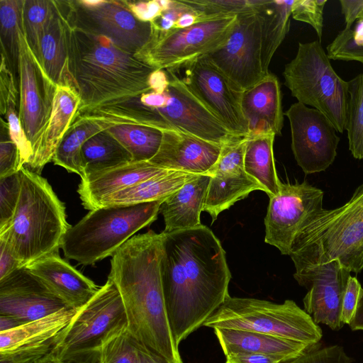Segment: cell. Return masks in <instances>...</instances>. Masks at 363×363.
<instances>
[{"instance_id":"1","label":"cell","mask_w":363,"mask_h":363,"mask_svg":"<svg viewBox=\"0 0 363 363\" xmlns=\"http://www.w3.org/2000/svg\"><path fill=\"white\" fill-rule=\"evenodd\" d=\"M161 235L162 290L179 347L230 296L231 274L225 250L208 227L201 225Z\"/></svg>"},{"instance_id":"2","label":"cell","mask_w":363,"mask_h":363,"mask_svg":"<svg viewBox=\"0 0 363 363\" xmlns=\"http://www.w3.org/2000/svg\"><path fill=\"white\" fill-rule=\"evenodd\" d=\"M161 250V233L149 230L133 236L111 256L108 278L120 293L133 337L168 363H183L165 307Z\"/></svg>"},{"instance_id":"3","label":"cell","mask_w":363,"mask_h":363,"mask_svg":"<svg viewBox=\"0 0 363 363\" xmlns=\"http://www.w3.org/2000/svg\"><path fill=\"white\" fill-rule=\"evenodd\" d=\"M168 82L160 89L78 112L76 117L104 123H128L161 131L191 134L223 145L236 138L189 91L172 69H165Z\"/></svg>"},{"instance_id":"4","label":"cell","mask_w":363,"mask_h":363,"mask_svg":"<svg viewBox=\"0 0 363 363\" xmlns=\"http://www.w3.org/2000/svg\"><path fill=\"white\" fill-rule=\"evenodd\" d=\"M70 67L81 99L78 112L150 91L148 80L155 70L106 38L72 24Z\"/></svg>"},{"instance_id":"5","label":"cell","mask_w":363,"mask_h":363,"mask_svg":"<svg viewBox=\"0 0 363 363\" xmlns=\"http://www.w3.org/2000/svg\"><path fill=\"white\" fill-rule=\"evenodd\" d=\"M21 191L13 220L0 233L13 253L26 267L58 252L71 227L65 206L46 179L23 167L19 172Z\"/></svg>"},{"instance_id":"6","label":"cell","mask_w":363,"mask_h":363,"mask_svg":"<svg viewBox=\"0 0 363 363\" xmlns=\"http://www.w3.org/2000/svg\"><path fill=\"white\" fill-rule=\"evenodd\" d=\"M290 257L296 271L338 260L350 272L363 269V184L340 207L321 210L297 233Z\"/></svg>"},{"instance_id":"7","label":"cell","mask_w":363,"mask_h":363,"mask_svg":"<svg viewBox=\"0 0 363 363\" xmlns=\"http://www.w3.org/2000/svg\"><path fill=\"white\" fill-rule=\"evenodd\" d=\"M166 199L89 211L64 236L61 248L65 257L82 265H92L112 256L138 231L157 219Z\"/></svg>"},{"instance_id":"8","label":"cell","mask_w":363,"mask_h":363,"mask_svg":"<svg viewBox=\"0 0 363 363\" xmlns=\"http://www.w3.org/2000/svg\"><path fill=\"white\" fill-rule=\"evenodd\" d=\"M126 328L121 296L108 278L97 293L77 310L50 353L67 363H98L103 345Z\"/></svg>"},{"instance_id":"9","label":"cell","mask_w":363,"mask_h":363,"mask_svg":"<svg viewBox=\"0 0 363 363\" xmlns=\"http://www.w3.org/2000/svg\"><path fill=\"white\" fill-rule=\"evenodd\" d=\"M203 326L261 333L308 345L319 344L323 337L320 327L292 300L276 303L229 296Z\"/></svg>"},{"instance_id":"10","label":"cell","mask_w":363,"mask_h":363,"mask_svg":"<svg viewBox=\"0 0 363 363\" xmlns=\"http://www.w3.org/2000/svg\"><path fill=\"white\" fill-rule=\"evenodd\" d=\"M283 76L298 102L321 112L337 132L345 130L347 82L334 70L319 40L298 43L297 53L285 65Z\"/></svg>"},{"instance_id":"11","label":"cell","mask_w":363,"mask_h":363,"mask_svg":"<svg viewBox=\"0 0 363 363\" xmlns=\"http://www.w3.org/2000/svg\"><path fill=\"white\" fill-rule=\"evenodd\" d=\"M238 15L204 19L185 28L155 30L135 56L155 69H174L220 48L228 39Z\"/></svg>"},{"instance_id":"12","label":"cell","mask_w":363,"mask_h":363,"mask_svg":"<svg viewBox=\"0 0 363 363\" xmlns=\"http://www.w3.org/2000/svg\"><path fill=\"white\" fill-rule=\"evenodd\" d=\"M67 5L72 26L105 37L126 52L135 55L152 38V23L138 20L125 1H67Z\"/></svg>"},{"instance_id":"13","label":"cell","mask_w":363,"mask_h":363,"mask_svg":"<svg viewBox=\"0 0 363 363\" xmlns=\"http://www.w3.org/2000/svg\"><path fill=\"white\" fill-rule=\"evenodd\" d=\"M189 91L234 135L247 138L241 108L242 91L204 55L177 68Z\"/></svg>"},{"instance_id":"14","label":"cell","mask_w":363,"mask_h":363,"mask_svg":"<svg viewBox=\"0 0 363 363\" xmlns=\"http://www.w3.org/2000/svg\"><path fill=\"white\" fill-rule=\"evenodd\" d=\"M262 20L258 11L239 14L227 40L206 55L240 91L264 78L261 59Z\"/></svg>"},{"instance_id":"15","label":"cell","mask_w":363,"mask_h":363,"mask_svg":"<svg viewBox=\"0 0 363 363\" xmlns=\"http://www.w3.org/2000/svg\"><path fill=\"white\" fill-rule=\"evenodd\" d=\"M324 192L307 182L281 183L278 195L269 198L264 218L265 242L282 255H290L299 230L323 209Z\"/></svg>"},{"instance_id":"16","label":"cell","mask_w":363,"mask_h":363,"mask_svg":"<svg viewBox=\"0 0 363 363\" xmlns=\"http://www.w3.org/2000/svg\"><path fill=\"white\" fill-rule=\"evenodd\" d=\"M284 115L298 165L306 174L325 171L335 161L340 141L333 123L317 109L299 102L291 105Z\"/></svg>"},{"instance_id":"17","label":"cell","mask_w":363,"mask_h":363,"mask_svg":"<svg viewBox=\"0 0 363 363\" xmlns=\"http://www.w3.org/2000/svg\"><path fill=\"white\" fill-rule=\"evenodd\" d=\"M18 77V114L33 149L50 119L56 85L30 49L23 28L19 33Z\"/></svg>"},{"instance_id":"18","label":"cell","mask_w":363,"mask_h":363,"mask_svg":"<svg viewBox=\"0 0 363 363\" xmlns=\"http://www.w3.org/2000/svg\"><path fill=\"white\" fill-rule=\"evenodd\" d=\"M350 273L338 260L295 271L294 279L308 290L303 310L316 324L335 331L342 328L341 308Z\"/></svg>"},{"instance_id":"19","label":"cell","mask_w":363,"mask_h":363,"mask_svg":"<svg viewBox=\"0 0 363 363\" xmlns=\"http://www.w3.org/2000/svg\"><path fill=\"white\" fill-rule=\"evenodd\" d=\"M247 138H236L222 146L219 157L209 171L211 179L203 211L212 220L237 201L256 190L264 191L244 168V155Z\"/></svg>"},{"instance_id":"20","label":"cell","mask_w":363,"mask_h":363,"mask_svg":"<svg viewBox=\"0 0 363 363\" xmlns=\"http://www.w3.org/2000/svg\"><path fill=\"white\" fill-rule=\"evenodd\" d=\"M64 308L67 307L26 267L0 280V315L23 324Z\"/></svg>"},{"instance_id":"21","label":"cell","mask_w":363,"mask_h":363,"mask_svg":"<svg viewBox=\"0 0 363 363\" xmlns=\"http://www.w3.org/2000/svg\"><path fill=\"white\" fill-rule=\"evenodd\" d=\"M160 149L150 162L173 171L208 174L216 163L222 145L177 131H163Z\"/></svg>"},{"instance_id":"22","label":"cell","mask_w":363,"mask_h":363,"mask_svg":"<svg viewBox=\"0 0 363 363\" xmlns=\"http://www.w3.org/2000/svg\"><path fill=\"white\" fill-rule=\"evenodd\" d=\"M26 267L69 308H80L100 289L62 259L59 252L48 255Z\"/></svg>"},{"instance_id":"23","label":"cell","mask_w":363,"mask_h":363,"mask_svg":"<svg viewBox=\"0 0 363 363\" xmlns=\"http://www.w3.org/2000/svg\"><path fill=\"white\" fill-rule=\"evenodd\" d=\"M169 170L149 161H130L81 179L77 193L85 209L94 210L110 196Z\"/></svg>"},{"instance_id":"24","label":"cell","mask_w":363,"mask_h":363,"mask_svg":"<svg viewBox=\"0 0 363 363\" xmlns=\"http://www.w3.org/2000/svg\"><path fill=\"white\" fill-rule=\"evenodd\" d=\"M281 100L279 82L270 72L257 84L242 91L241 108L248 125V137L281 134L284 115Z\"/></svg>"},{"instance_id":"25","label":"cell","mask_w":363,"mask_h":363,"mask_svg":"<svg viewBox=\"0 0 363 363\" xmlns=\"http://www.w3.org/2000/svg\"><path fill=\"white\" fill-rule=\"evenodd\" d=\"M76 311L64 308L45 317L0 332V354L13 352L50 353Z\"/></svg>"},{"instance_id":"26","label":"cell","mask_w":363,"mask_h":363,"mask_svg":"<svg viewBox=\"0 0 363 363\" xmlns=\"http://www.w3.org/2000/svg\"><path fill=\"white\" fill-rule=\"evenodd\" d=\"M80 105L81 99L76 90L68 86H56L50 119L33 147L32 157L25 167L40 174L45 165L52 161Z\"/></svg>"},{"instance_id":"27","label":"cell","mask_w":363,"mask_h":363,"mask_svg":"<svg viewBox=\"0 0 363 363\" xmlns=\"http://www.w3.org/2000/svg\"><path fill=\"white\" fill-rule=\"evenodd\" d=\"M70 34L67 1H58L55 14L40 41V62L56 86H68L78 92L70 67Z\"/></svg>"},{"instance_id":"28","label":"cell","mask_w":363,"mask_h":363,"mask_svg":"<svg viewBox=\"0 0 363 363\" xmlns=\"http://www.w3.org/2000/svg\"><path fill=\"white\" fill-rule=\"evenodd\" d=\"M225 355L251 352L277 358L283 362L293 359L319 345H308L264 333L240 330L214 328Z\"/></svg>"},{"instance_id":"29","label":"cell","mask_w":363,"mask_h":363,"mask_svg":"<svg viewBox=\"0 0 363 363\" xmlns=\"http://www.w3.org/2000/svg\"><path fill=\"white\" fill-rule=\"evenodd\" d=\"M210 179L208 174H197L163 201L160 210L165 225L163 232L170 233L202 225L200 216Z\"/></svg>"},{"instance_id":"30","label":"cell","mask_w":363,"mask_h":363,"mask_svg":"<svg viewBox=\"0 0 363 363\" xmlns=\"http://www.w3.org/2000/svg\"><path fill=\"white\" fill-rule=\"evenodd\" d=\"M197 174L169 170L113 194L105 199L99 207L134 205L164 199Z\"/></svg>"},{"instance_id":"31","label":"cell","mask_w":363,"mask_h":363,"mask_svg":"<svg viewBox=\"0 0 363 363\" xmlns=\"http://www.w3.org/2000/svg\"><path fill=\"white\" fill-rule=\"evenodd\" d=\"M274 134H263L247 138L244 168L248 175L255 179L272 197L280 192L281 182L277 174L273 145Z\"/></svg>"},{"instance_id":"32","label":"cell","mask_w":363,"mask_h":363,"mask_svg":"<svg viewBox=\"0 0 363 363\" xmlns=\"http://www.w3.org/2000/svg\"><path fill=\"white\" fill-rule=\"evenodd\" d=\"M292 1H267L258 11L262 20L261 59L264 72L269 73L271 60L284 40L290 27Z\"/></svg>"},{"instance_id":"33","label":"cell","mask_w":363,"mask_h":363,"mask_svg":"<svg viewBox=\"0 0 363 363\" xmlns=\"http://www.w3.org/2000/svg\"><path fill=\"white\" fill-rule=\"evenodd\" d=\"M133 161L130 152L109 133L103 130L82 146L81 165L83 178L91 173Z\"/></svg>"},{"instance_id":"34","label":"cell","mask_w":363,"mask_h":363,"mask_svg":"<svg viewBox=\"0 0 363 363\" xmlns=\"http://www.w3.org/2000/svg\"><path fill=\"white\" fill-rule=\"evenodd\" d=\"M98 123L130 152L133 161H150L161 145L163 133L158 129L135 124Z\"/></svg>"},{"instance_id":"35","label":"cell","mask_w":363,"mask_h":363,"mask_svg":"<svg viewBox=\"0 0 363 363\" xmlns=\"http://www.w3.org/2000/svg\"><path fill=\"white\" fill-rule=\"evenodd\" d=\"M104 130L97 121L76 117L60 143L52 162L67 172L82 177L81 153L84 143Z\"/></svg>"},{"instance_id":"36","label":"cell","mask_w":363,"mask_h":363,"mask_svg":"<svg viewBox=\"0 0 363 363\" xmlns=\"http://www.w3.org/2000/svg\"><path fill=\"white\" fill-rule=\"evenodd\" d=\"M24 0H0L1 50L18 74L19 33L23 28ZM12 70V69H11Z\"/></svg>"},{"instance_id":"37","label":"cell","mask_w":363,"mask_h":363,"mask_svg":"<svg viewBox=\"0 0 363 363\" xmlns=\"http://www.w3.org/2000/svg\"><path fill=\"white\" fill-rule=\"evenodd\" d=\"M345 130L352 156L363 160V72L347 82Z\"/></svg>"},{"instance_id":"38","label":"cell","mask_w":363,"mask_h":363,"mask_svg":"<svg viewBox=\"0 0 363 363\" xmlns=\"http://www.w3.org/2000/svg\"><path fill=\"white\" fill-rule=\"evenodd\" d=\"M58 1L24 0V33L30 49L40 62V45L43 34L55 14Z\"/></svg>"},{"instance_id":"39","label":"cell","mask_w":363,"mask_h":363,"mask_svg":"<svg viewBox=\"0 0 363 363\" xmlns=\"http://www.w3.org/2000/svg\"><path fill=\"white\" fill-rule=\"evenodd\" d=\"M199 17L206 18L258 11L266 0H182Z\"/></svg>"},{"instance_id":"40","label":"cell","mask_w":363,"mask_h":363,"mask_svg":"<svg viewBox=\"0 0 363 363\" xmlns=\"http://www.w3.org/2000/svg\"><path fill=\"white\" fill-rule=\"evenodd\" d=\"M330 60L357 61L363 64V14L350 30H341L327 46Z\"/></svg>"},{"instance_id":"41","label":"cell","mask_w":363,"mask_h":363,"mask_svg":"<svg viewBox=\"0 0 363 363\" xmlns=\"http://www.w3.org/2000/svg\"><path fill=\"white\" fill-rule=\"evenodd\" d=\"M140 346L126 328L103 345L98 363H135Z\"/></svg>"},{"instance_id":"42","label":"cell","mask_w":363,"mask_h":363,"mask_svg":"<svg viewBox=\"0 0 363 363\" xmlns=\"http://www.w3.org/2000/svg\"><path fill=\"white\" fill-rule=\"evenodd\" d=\"M20 191L19 172L0 178V233L7 229L13 220Z\"/></svg>"},{"instance_id":"43","label":"cell","mask_w":363,"mask_h":363,"mask_svg":"<svg viewBox=\"0 0 363 363\" xmlns=\"http://www.w3.org/2000/svg\"><path fill=\"white\" fill-rule=\"evenodd\" d=\"M0 178L18 172L23 165L19 150L9 135V125L1 118Z\"/></svg>"},{"instance_id":"44","label":"cell","mask_w":363,"mask_h":363,"mask_svg":"<svg viewBox=\"0 0 363 363\" xmlns=\"http://www.w3.org/2000/svg\"><path fill=\"white\" fill-rule=\"evenodd\" d=\"M327 0H294L291 9L294 19L311 26L320 42L323 28V11Z\"/></svg>"},{"instance_id":"45","label":"cell","mask_w":363,"mask_h":363,"mask_svg":"<svg viewBox=\"0 0 363 363\" xmlns=\"http://www.w3.org/2000/svg\"><path fill=\"white\" fill-rule=\"evenodd\" d=\"M16 105L17 101L11 100L9 101L4 116L8 123L9 135L18 148L22 164L25 167L32 157L33 149L22 127L18 111H16Z\"/></svg>"},{"instance_id":"46","label":"cell","mask_w":363,"mask_h":363,"mask_svg":"<svg viewBox=\"0 0 363 363\" xmlns=\"http://www.w3.org/2000/svg\"><path fill=\"white\" fill-rule=\"evenodd\" d=\"M313 347L300 356L283 363H352V359L340 345Z\"/></svg>"},{"instance_id":"47","label":"cell","mask_w":363,"mask_h":363,"mask_svg":"<svg viewBox=\"0 0 363 363\" xmlns=\"http://www.w3.org/2000/svg\"><path fill=\"white\" fill-rule=\"evenodd\" d=\"M1 62L0 67V113L5 116L9 101H17L18 91L16 86L14 74L11 70L7 57L1 52Z\"/></svg>"},{"instance_id":"48","label":"cell","mask_w":363,"mask_h":363,"mask_svg":"<svg viewBox=\"0 0 363 363\" xmlns=\"http://www.w3.org/2000/svg\"><path fill=\"white\" fill-rule=\"evenodd\" d=\"M361 289L358 279L350 276L342 303L340 320L343 325H349L354 314Z\"/></svg>"},{"instance_id":"49","label":"cell","mask_w":363,"mask_h":363,"mask_svg":"<svg viewBox=\"0 0 363 363\" xmlns=\"http://www.w3.org/2000/svg\"><path fill=\"white\" fill-rule=\"evenodd\" d=\"M191 11L182 0L172 1L168 9L151 22L152 28L160 31H168L174 28L177 21L184 13ZM192 12V11H191Z\"/></svg>"},{"instance_id":"50","label":"cell","mask_w":363,"mask_h":363,"mask_svg":"<svg viewBox=\"0 0 363 363\" xmlns=\"http://www.w3.org/2000/svg\"><path fill=\"white\" fill-rule=\"evenodd\" d=\"M125 3L133 14L140 21L152 22L159 17L163 9L159 0L126 1Z\"/></svg>"},{"instance_id":"51","label":"cell","mask_w":363,"mask_h":363,"mask_svg":"<svg viewBox=\"0 0 363 363\" xmlns=\"http://www.w3.org/2000/svg\"><path fill=\"white\" fill-rule=\"evenodd\" d=\"M0 280L23 267L6 241L0 238Z\"/></svg>"},{"instance_id":"52","label":"cell","mask_w":363,"mask_h":363,"mask_svg":"<svg viewBox=\"0 0 363 363\" xmlns=\"http://www.w3.org/2000/svg\"><path fill=\"white\" fill-rule=\"evenodd\" d=\"M341 13L344 16L345 27L343 30L352 29V25L363 14V0H340Z\"/></svg>"},{"instance_id":"53","label":"cell","mask_w":363,"mask_h":363,"mask_svg":"<svg viewBox=\"0 0 363 363\" xmlns=\"http://www.w3.org/2000/svg\"><path fill=\"white\" fill-rule=\"evenodd\" d=\"M225 363H283L272 356L251 352H233L225 355Z\"/></svg>"},{"instance_id":"54","label":"cell","mask_w":363,"mask_h":363,"mask_svg":"<svg viewBox=\"0 0 363 363\" xmlns=\"http://www.w3.org/2000/svg\"><path fill=\"white\" fill-rule=\"evenodd\" d=\"M353 331L363 330V289L359 291L358 302L354 314L349 324Z\"/></svg>"},{"instance_id":"55","label":"cell","mask_w":363,"mask_h":363,"mask_svg":"<svg viewBox=\"0 0 363 363\" xmlns=\"http://www.w3.org/2000/svg\"><path fill=\"white\" fill-rule=\"evenodd\" d=\"M135 363H168L167 361L140 346Z\"/></svg>"},{"instance_id":"56","label":"cell","mask_w":363,"mask_h":363,"mask_svg":"<svg viewBox=\"0 0 363 363\" xmlns=\"http://www.w3.org/2000/svg\"><path fill=\"white\" fill-rule=\"evenodd\" d=\"M199 22V17L191 11L182 14L177 21L175 28H185Z\"/></svg>"},{"instance_id":"57","label":"cell","mask_w":363,"mask_h":363,"mask_svg":"<svg viewBox=\"0 0 363 363\" xmlns=\"http://www.w3.org/2000/svg\"><path fill=\"white\" fill-rule=\"evenodd\" d=\"M20 325L21 323L12 318L0 315V332L13 329Z\"/></svg>"},{"instance_id":"58","label":"cell","mask_w":363,"mask_h":363,"mask_svg":"<svg viewBox=\"0 0 363 363\" xmlns=\"http://www.w3.org/2000/svg\"><path fill=\"white\" fill-rule=\"evenodd\" d=\"M39 363H67L62 361L59 360L54 356L51 354V353H49L47 354L45 357H43Z\"/></svg>"}]
</instances>
